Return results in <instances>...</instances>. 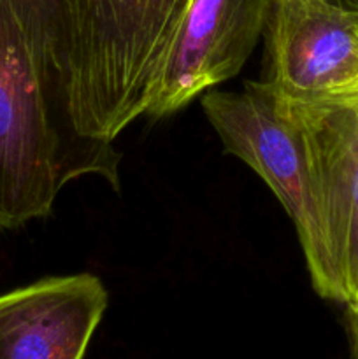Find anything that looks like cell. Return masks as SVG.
<instances>
[{
	"instance_id": "obj_5",
	"label": "cell",
	"mask_w": 358,
	"mask_h": 359,
	"mask_svg": "<svg viewBox=\"0 0 358 359\" xmlns=\"http://www.w3.org/2000/svg\"><path fill=\"white\" fill-rule=\"evenodd\" d=\"M272 0H192L154 81L147 118L181 111L237 76L265 34Z\"/></svg>"
},
{
	"instance_id": "obj_4",
	"label": "cell",
	"mask_w": 358,
	"mask_h": 359,
	"mask_svg": "<svg viewBox=\"0 0 358 359\" xmlns=\"http://www.w3.org/2000/svg\"><path fill=\"white\" fill-rule=\"evenodd\" d=\"M277 97L307 153L330 300L353 311L358 304V90L316 100Z\"/></svg>"
},
{
	"instance_id": "obj_10",
	"label": "cell",
	"mask_w": 358,
	"mask_h": 359,
	"mask_svg": "<svg viewBox=\"0 0 358 359\" xmlns=\"http://www.w3.org/2000/svg\"><path fill=\"white\" fill-rule=\"evenodd\" d=\"M326 4H332V6L340 7V9L346 11H357L358 13V0H325Z\"/></svg>"
},
{
	"instance_id": "obj_3",
	"label": "cell",
	"mask_w": 358,
	"mask_h": 359,
	"mask_svg": "<svg viewBox=\"0 0 358 359\" xmlns=\"http://www.w3.org/2000/svg\"><path fill=\"white\" fill-rule=\"evenodd\" d=\"M202 109L225 151L253 168L286 210L297 230L312 287L330 300L332 284L307 153L277 93L265 81H249L241 91H207Z\"/></svg>"
},
{
	"instance_id": "obj_2",
	"label": "cell",
	"mask_w": 358,
	"mask_h": 359,
	"mask_svg": "<svg viewBox=\"0 0 358 359\" xmlns=\"http://www.w3.org/2000/svg\"><path fill=\"white\" fill-rule=\"evenodd\" d=\"M192 0H72L65 86L76 128L111 140L146 114Z\"/></svg>"
},
{
	"instance_id": "obj_11",
	"label": "cell",
	"mask_w": 358,
	"mask_h": 359,
	"mask_svg": "<svg viewBox=\"0 0 358 359\" xmlns=\"http://www.w3.org/2000/svg\"><path fill=\"white\" fill-rule=\"evenodd\" d=\"M347 312H354V314H358V304H357V307L353 309V311H347Z\"/></svg>"
},
{
	"instance_id": "obj_7",
	"label": "cell",
	"mask_w": 358,
	"mask_h": 359,
	"mask_svg": "<svg viewBox=\"0 0 358 359\" xmlns=\"http://www.w3.org/2000/svg\"><path fill=\"white\" fill-rule=\"evenodd\" d=\"M107 305L93 273L48 277L0 294V359H83Z\"/></svg>"
},
{
	"instance_id": "obj_8",
	"label": "cell",
	"mask_w": 358,
	"mask_h": 359,
	"mask_svg": "<svg viewBox=\"0 0 358 359\" xmlns=\"http://www.w3.org/2000/svg\"><path fill=\"white\" fill-rule=\"evenodd\" d=\"M35 51L65 81L72 0H9ZM67 88V86H65Z\"/></svg>"
},
{
	"instance_id": "obj_9",
	"label": "cell",
	"mask_w": 358,
	"mask_h": 359,
	"mask_svg": "<svg viewBox=\"0 0 358 359\" xmlns=\"http://www.w3.org/2000/svg\"><path fill=\"white\" fill-rule=\"evenodd\" d=\"M347 330L351 340V359H358V314L347 312Z\"/></svg>"
},
{
	"instance_id": "obj_1",
	"label": "cell",
	"mask_w": 358,
	"mask_h": 359,
	"mask_svg": "<svg viewBox=\"0 0 358 359\" xmlns=\"http://www.w3.org/2000/svg\"><path fill=\"white\" fill-rule=\"evenodd\" d=\"M121 154L76 128L65 81L0 0V228L51 214L60 191L84 175L119 189Z\"/></svg>"
},
{
	"instance_id": "obj_6",
	"label": "cell",
	"mask_w": 358,
	"mask_h": 359,
	"mask_svg": "<svg viewBox=\"0 0 358 359\" xmlns=\"http://www.w3.org/2000/svg\"><path fill=\"white\" fill-rule=\"evenodd\" d=\"M265 81L277 95L316 100L358 90V13L325 0H272Z\"/></svg>"
}]
</instances>
